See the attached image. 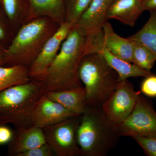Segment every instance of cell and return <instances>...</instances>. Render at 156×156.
I'll use <instances>...</instances> for the list:
<instances>
[{"instance_id":"obj_1","label":"cell","mask_w":156,"mask_h":156,"mask_svg":"<svg viewBox=\"0 0 156 156\" xmlns=\"http://www.w3.org/2000/svg\"><path fill=\"white\" fill-rule=\"evenodd\" d=\"M85 42L86 37L74 25L46 73L37 81L44 93L83 87L79 77V68Z\"/></svg>"},{"instance_id":"obj_6","label":"cell","mask_w":156,"mask_h":156,"mask_svg":"<svg viewBox=\"0 0 156 156\" xmlns=\"http://www.w3.org/2000/svg\"><path fill=\"white\" fill-rule=\"evenodd\" d=\"M114 126L121 136H156V112L152 102L140 93L131 114Z\"/></svg>"},{"instance_id":"obj_27","label":"cell","mask_w":156,"mask_h":156,"mask_svg":"<svg viewBox=\"0 0 156 156\" xmlns=\"http://www.w3.org/2000/svg\"><path fill=\"white\" fill-rule=\"evenodd\" d=\"M14 132L6 125H0V145L9 144L12 139Z\"/></svg>"},{"instance_id":"obj_7","label":"cell","mask_w":156,"mask_h":156,"mask_svg":"<svg viewBox=\"0 0 156 156\" xmlns=\"http://www.w3.org/2000/svg\"><path fill=\"white\" fill-rule=\"evenodd\" d=\"M80 115L75 116L42 128L46 144L55 156H81L76 136Z\"/></svg>"},{"instance_id":"obj_10","label":"cell","mask_w":156,"mask_h":156,"mask_svg":"<svg viewBox=\"0 0 156 156\" xmlns=\"http://www.w3.org/2000/svg\"><path fill=\"white\" fill-rule=\"evenodd\" d=\"M76 115L44 94L34 106L24 126L20 128L37 127L42 129Z\"/></svg>"},{"instance_id":"obj_24","label":"cell","mask_w":156,"mask_h":156,"mask_svg":"<svg viewBox=\"0 0 156 156\" xmlns=\"http://www.w3.org/2000/svg\"><path fill=\"white\" fill-rule=\"evenodd\" d=\"M132 138L142 148L146 155L156 156V136H136Z\"/></svg>"},{"instance_id":"obj_22","label":"cell","mask_w":156,"mask_h":156,"mask_svg":"<svg viewBox=\"0 0 156 156\" xmlns=\"http://www.w3.org/2000/svg\"><path fill=\"white\" fill-rule=\"evenodd\" d=\"M2 6L7 18L14 28L22 14L20 0H2Z\"/></svg>"},{"instance_id":"obj_29","label":"cell","mask_w":156,"mask_h":156,"mask_svg":"<svg viewBox=\"0 0 156 156\" xmlns=\"http://www.w3.org/2000/svg\"><path fill=\"white\" fill-rule=\"evenodd\" d=\"M6 48L4 46V44L0 43V66H4L5 65V52Z\"/></svg>"},{"instance_id":"obj_28","label":"cell","mask_w":156,"mask_h":156,"mask_svg":"<svg viewBox=\"0 0 156 156\" xmlns=\"http://www.w3.org/2000/svg\"><path fill=\"white\" fill-rule=\"evenodd\" d=\"M144 11H156V0H142Z\"/></svg>"},{"instance_id":"obj_16","label":"cell","mask_w":156,"mask_h":156,"mask_svg":"<svg viewBox=\"0 0 156 156\" xmlns=\"http://www.w3.org/2000/svg\"><path fill=\"white\" fill-rule=\"evenodd\" d=\"M44 95L75 115L83 113L87 106V94L84 87L56 92H47Z\"/></svg>"},{"instance_id":"obj_15","label":"cell","mask_w":156,"mask_h":156,"mask_svg":"<svg viewBox=\"0 0 156 156\" xmlns=\"http://www.w3.org/2000/svg\"><path fill=\"white\" fill-rule=\"evenodd\" d=\"M144 11L142 0H113L109 7L107 19L117 20L133 27Z\"/></svg>"},{"instance_id":"obj_12","label":"cell","mask_w":156,"mask_h":156,"mask_svg":"<svg viewBox=\"0 0 156 156\" xmlns=\"http://www.w3.org/2000/svg\"><path fill=\"white\" fill-rule=\"evenodd\" d=\"M113 0H92L89 8L75 24L86 38L92 37L103 32L107 21L109 7Z\"/></svg>"},{"instance_id":"obj_5","label":"cell","mask_w":156,"mask_h":156,"mask_svg":"<svg viewBox=\"0 0 156 156\" xmlns=\"http://www.w3.org/2000/svg\"><path fill=\"white\" fill-rule=\"evenodd\" d=\"M44 92L41 83L31 80L0 92V125L22 128Z\"/></svg>"},{"instance_id":"obj_25","label":"cell","mask_w":156,"mask_h":156,"mask_svg":"<svg viewBox=\"0 0 156 156\" xmlns=\"http://www.w3.org/2000/svg\"><path fill=\"white\" fill-rule=\"evenodd\" d=\"M140 92L149 97H156V75L152 73L146 77L140 86Z\"/></svg>"},{"instance_id":"obj_11","label":"cell","mask_w":156,"mask_h":156,"mask_svg":"<svg viewBox=\"0 0 156 156\" xmlns=\"http://www.w3.org/2000/svg\"><path fill=\"white\" fill-rule=\"evenodd\" d=\"M93 53H98L104 58L108 64L118 73L121 81L130 77L145 78L152 74L151 71L124 61L109 52L104 46L103 34L86 40L83 56Z\"/></svg>"},{"instance_id":"obj_17","label":"cell","mask_w":156,"mask_h":156,"mask_svg":"<svg viewBox=\"0 0 156 156\" xmlns=\"http://www.w3.org/2000/svg\"><path fill=\"white\" fill-rule=\"evenodd\" d=\"M103 45L109 52L124 61L132 63L133 41L128 37L125 38L115 33L108 21L103 27Z\"/></svg>"},{"instance_id":"obj_13","label":"cell","mask_w":156,"mask_h":156,"mask_svg":"<svg viewBox=\"0 0 156 156\" xmlns=\"http://www.w3.org/2000/svg\"><path fill=\"white\" fill-rule=\"evenodd\" d=\"M8 145L9 155L20 154L34 148L46 144L44 134L42 128L37 127L17 128Z\"/></svg>"},{"instance_id":"obj_9","label":"cell","mask_w":156,"mask_h":156,"mask_svg":"<svg viewBox=\"0 0 156 156\" xmlns=\"http://www.w3.org/2000/svg\"><path fill=\"white\" fill-rule=\"evenodd\" d=\"M73 26L66 21L58 25L57 30L47 41L38 56L29 67L31 80L38 81L44 76Z\"/></svg>"},{"instance_id":"obj_8","label":"cell","mask_w":156,"mask_h":156,"mask_svg":"<svg viewBox=\"0 0 156 156\" xmlns=\"http://www.w3.org/2000/svg\"><path fill=\"white\" fill-rule=\"evenodd\" d=\"M140 93L134 90L128 79L120 81L101 106L108 119L114 125L126 119L133 112Z\"/></svg>"},{"instance_id":"obj_14","label":"cell","mask_w":156,"mask_h":156,"mask_svg":"<svg viewBox=\"0 0 156 156\" xmlns=\"http://www.w3.org/2000/svg\"><path fill=\"white\" fill-rule=\"evenodd\" d=\"M65 0H29L27 21L40 17H48L58 25L65 22Z\"/></svg>"},{"instance_id":"obj_4","label":"cell","mask_w":156,"mask_h":156,"mask_svg":"<svg viewBox=\"0 0 156 156\" xmlns=\"http://www.w3.org/2000/svg\"><path fill=\"white\" fill-rule=\"evenodd\" d=\"M79 75L86 90L87 106L101 107L121 81L118 73L97 53L83 56Z\"/></svg>"},{"instance_id":"obj_23","label":"cell","mask_w":156,"mask_h":156,"mask_svg":"<svg viewBox=\"0 0 156 156\" xmlns=\"http://www.w3.org/2000/svg\"><path fill=\"white\" fill-rule=\"evenodd\" d=\"M13 28L0 5V43L10 44L14 35Z\"/></svg>"},{"instance_id":"obj_2","label":"cell","mask_w":156,"mask_h":156,"mask_svg":"<svg viewBox=\"0 0 156 156\" xmlns=\"http://www.w3.org/2000/svg\"><path fill=\"white\" fill-rule=\"evenodd\" d=\"M101 107L87 106L80 115L76 140L82 156H105L115 147L120 136Z\"/></svg>"},{"instance_id":"obj_3","label":"cell","mask_w":156,"mask_h":156,"mask_svg":"<svg viewBox=\"0 0 156 156\" xmlns=\"http://www.w3.org/2000/svg\"><path fill=\"white\" fill-rule=\"evenodd\" d=\"M55 24L48 17H42L22 26L6 48L4 66L29 67L46 42L57 30Z\"/></svg>"},{"instance_id":"obj_21","label":"cell","mask_w":156,"mask_h":156,"mask_svg":"<svg viewBox=\"0 0 156 156\" xmlns=\"http://www.w3.org/2000/svg\"><path fill=\"white\" fill-rule=\"evenodd\" d=\"M92 0H67L66 22L75 25L89 8Z\"/></svg>"},{"instance_id":"obj_18","label":"cell","mask_w":156,"mask_h":156,"mask_svg":"<svg viewBox=\"0 0 156 156\" xmlns=\"http://www.w3.org/2000/svg\"><path fill=\"white\" fill-rule=\"evenodd\" d=\"M30 80L27 66H0V92L9 87Z\"/></svg>"},{"instance_id":"obj_26","label":"cell","mask_w":156,"mask_h":156,"mask_svg":"<svg viewBox=\"0 0 156 156\" xmlns=\"http://www.w3.org/2000/svg\"><path fill=\"white\" fill-rule=\"evenodd\" d=\"M52 149L46 144L41 146L34 148L20 154L19 156H54Z\"/></svg>"},{"instance_id":"obj_30","label":"cell","mask_w":156,"mask_h":156,"mask_svg":"<svg viewBox=\"0 0 156 156\" xmlns=\"http://www.w3.org/2000/svg\"><path fill=\"white\" fill-rule=\"evenodd\" d=\"M2 0H0V5H2Z\"/></svg>"},{"instance_id":"obj_20","label":"cell","mask_w":156,"mask_h":156,"mask_svg":"<svg viewBox=\"0 0 156 156\" xmlns=\"http://www.w3.org/2000/svg\"><path fill=\"white\" fill-rule=\"evenodd\" d=\"M132 41H133L132 63L142 69L151 71L156 61L155 55L142 44Z\"/></svg>"},{"instance_id":"obj_19","label":"cell","mask_w":156,"mask_h":156,"mask_svg":"<svg viewBox=\"0 0 156 156\" xmlns=\"http://www.w3.org/2000/svg\"><path fill=\"white\" fill-rule=\"evenodd\" d=\"M150 12L149 18L142 28L128 38L142 44L156 56V11Z\"/></svg>"}]
</instances>
